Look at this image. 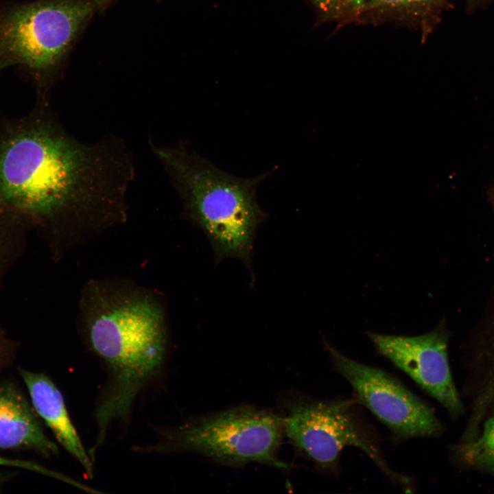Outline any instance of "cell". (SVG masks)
<instances>
[{"label": "cell", "instance_id": "cell-17", "mask_svg": "<svg viewBox=\"0 0 494 494\" xmlns=\"http://www.w3.org/2000/svg\"><path fill=\"white\" fill-rule=\"evenodd\" d=\"M7 478L8 477L5 474L0 473V488L5 482V480L7 479Z\"/></svg>", "mask_w": 494, "mask_h": 494}, {"label": "cell", "instance_id": "cell-3", "mask_svg": "<svg viewBox=\"0 0 494 494\" xmlns=\"http://www.w3.org/2000/svg\"><path fill=\"white\" fill-rule=\"evenodd\" d=\"M150 145L180 198L185 216L208 237L216 262L236 258L250 269L256 231L268 217L256 191L270 173L242 178L217 167L185 143Z\"/></svg>", "mask_w": 494, "mask_h": 494}, {"label": "cell", "instance_id": "cell-5", "mask_svg": "<svg viewBox=\"0 0 494 494\" xmlns=\"http://www.w3.org/2000/svg\"><path fill=\"white\" fill-rule=\"evenodd\" d=\"M357 404L342 398L298 399L291 403L283 418L284 432L296 448L328 475L340 473L342 450L355 447L363 451L390 482L406 493L412 492V478L389 465Z\"/></svg>", "mask_w": 494, "mask_h": 494}, {"label": "cell", "instance_id": "cell-7", "mask_svg": "<svg viewBox=\"0 0 494 494\" xmlns=\"http://www.w3.org/2000/svg\"><path fill=\"white\" fill-rule=\"evenodd\" d=\"M325 346L335 370L351 386L355 401L384 423L395 439L441 434L442 425L432 408L397 378L349 358L329 343Z\"/></svg>", "mask_w": 494, "mask_h": 494}, {"label": "cell", "instance_id": "cell-13", "mask_svg": "<svg viewBox=\"0 0 494 494\" xmlns=\"http://www.w3.org/2000/svg\"><path fill=\"white\" fill-rule=\"evenodd\" d=\"M458 451L467 463L494 473V416L485 423L477 439L462 445Z\"/></svg>", "mask_w": 494, "mask_h": 494}, {"label": "cell", "instance_id": "cell-12", "mask_svg": "<svg viewBox=\"0 0 494 494\" xmlns=\"http://www.w3.org/2000/svg\"><path fill=\"white\" fill-rule=\"evenodd\" d=\"M316 14V23L342 27L358 23L367 0H306Z\"/></svg>", "mask_w": 494, "mask_h": 494}, {"label": "cell", "instance_id": "cell-8", "mask_svg": "<svg viewBox=\"0 0 494 494\" xmlns=\"http://www.w3.org/2000/svg\"><path fill=\"white\" fill-rule=\"evenodd\" d=\"M377 351L436 399L452 417L462 406L450 370L445 333L439 328L415 336L368 332Z\"/></svg>", "mask_w": 494, "mask_h": 494}, {"label": "cell", "instance_id": "cell-1", "mask_svg": "<svg viewBox=\"0 0 494 494\" xmlns=\"http://www.w3.org/2000/svg\"><path fill=\"white\" fill-rule=\"evenodd\" d=\"M130 154L108 134L83 143L48 102L0 127V219L71 231L98 230L126 206L134 180Z\"/></svg>", "mask_w": 494, "mask_h": 494}, {"label": "cell", "instance_id": "cell-6", "mask_svg": "<svg viewBox=\"0 0 494 494\" xmlns=\"http://www.w3.org/2000/svg\"><path fill=\"white\" fill-rule=\"evenodd\" d=\"M94 8L86 0H47L12 10L0 21V59L48 73L64 57Z\"/></svg>", "mask_w": 494, "mask_h": 494}, {"label": "cell", "instance_id": "cell-14", "mask_svg": "<svg viewBox=\"0 0 494 494\" xmlns=\"http://www.w3.org/2000/svg\"><path fill=\"white\" fill-rule=\"evenodd\" d=\"M16 467L32 472H36L48 477H53L55 471L34 461L0 456V466Z\"/></svg>", "mask_w": 494, "mask_h": 494}, {"label": "cell", "instance_id": "cell-9", "mask_svg": "<svg viewBox=\"0 0 494 494\" xmlns=\"http://www.w3.org/2000/svg\"><path fill=\"white\" fill-rule=\"evenodd\" d=\"M0 449L32 450L45 458L58 454L31 401L14 383H0Z\"/></svg>", "mask_w": 494, "mask_h": 494}, {"label": "cell", "instance_id": "cell-2", "mask_svg": "<svg viewBox=\"0 0 494 494\" xmlns=\"http://www.w3.org/2000/svg\"><path fill=\"white\" fill-rule=\"evenodd\" d=\"M84 340L105 367L106 380L93 412L95 443L126 421L137 399L161 375L167 354L163 307L153 296L121 283L94 281L81 301Z\"/></svg>", "mask_w": 494, "mask_h": 494}, {"label": "cell", "instance_id": "cell-4", "mask_svg": "<svg viewBox=\"0 0 494 494\" xmlns=\"http://www.w3.org/2000/svg\"><path fill=\"white\" fill-rule=\"evenodd\" d=\"M155 430L154 443L135 446L133 451L154 454L191 451L228 465L257 462L287 467L277 457L284 432L283 418L268 412L235 408Z\"/></svg>", "mask_w": 494, "mask_h": 494}, {"label": "cell", "instance_id": "cell-10", "mask_svg": "<svg viewBox=\"0 0 494 494\" xmlns=\"http://www.w3.org/2000/svg\"><path fill=\"white\" fill-rule=\"evenodd\" d=\"M19 373L38 416L49 427L62 447L78 462L87 477L93 478V459L81 441L58 386L43 373L21 368Z\"/></svg>", "mask_w": 494, "mask_h": 494}, {"label": "cell", "instance_id": "cell-16", "mask_svg": "<svg viewBox=\"0 0 494 494\" xmlns=\"http://www.w3.org/2000/svg\"><path fill=\"white\" fill-rule=\"evenodd\" d=\"M91 3H92L94 6L95 5H102L106 2H108L110 0H86Z\"/></svg>", "mask_w": 494, "mask_h": 494}, {"label": "cell", "instance_id": "cell-15", "mask_svg": "<svg viewBox=\"0 0 494 494\" xmlns=\"http://www.w3.org/2000/svg\"><path fill=\"white\" fill-rule=\"evenodd\" d=\"M14 64V62L8 59L1 58L0 59V71L4 68Z\"/></svg>", "mask_w": 494, "mask_h": 494}, {"label": "cell", "instance_id": "cell-11", "mask_svg": "<svg viewBox=\"0 0 494 494\" xmlns=\"http://www.w3.org/2000/svg\"><path fill=\"white\" fill-rule=\"evenodd\" d=\"M443 0H367L358 23L412 27L422 41L436 22Z\"/></svg>", "mask_w": 494, "mask_h": 494}]
</instances>
